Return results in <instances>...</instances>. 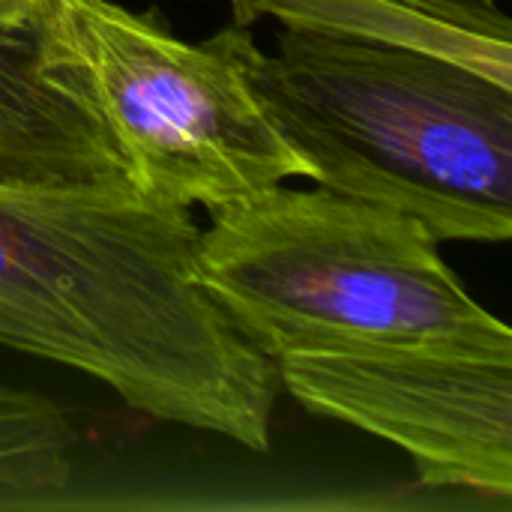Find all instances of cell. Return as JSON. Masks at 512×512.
<instances>
[{
  "mask_svg": "<svg viewBox=\"0 0 512 512\" xmlns=\"http://www.w3.org/2000/svg\"><path fill=\"white\" fill-rule=\"evenodd\" d=\"M198 231L135 192L0 186V345L270 453L279 375L204 291Z\"/></svg>",
  "mask_w": 512,
  "mask_h": 512,
  "instance_id": "obj_1",
  "label": "cell"
},
{
  "mask_svg": "<svg viewBox=\"0 0 512 512\" xmlns=\"http://www.w3.org/2000/svg\"><path fill=\"white\" fill-rule=\"evenodd\" d=\"M234 24L282 27L399 45L462 63L512 87V24L495 0H231Z\"/></svg>",
  "mask_w": 512,
  "mask_h": 512,
  "instance_id": "obj_7",
  "label": "cell"
},
{
  "mask_svg": "<svg viewBox=\"0 0 512 512\" xmlns=\"http://www.w3.org/2000/svg\"><path fill=\"white\" fill-rule=\"evenodd\" d=\"M0 186L132 192L60 0H0Z\"/></svg>",
  "mask_w": 512,
  "mask_h": 512,
  "instance_id": "obj_6",
  "label": "cell"
},
{
  "mask_svg": "<svg viewBox=\"0 0 512 512\" xmlns=\"http://www.w3.org/2000/svg\"><path fill=\"white\" fill-rule=\"evenodd\" d=\"M81 435L48 396L0 384V507H27L69 486Z\"/></svg>",
  "mask_w": 512,
  "mask_h": 512,
  "instance_id": "obj_8",
  "label": "cell"
},
{
  "mask_svg": "<svg viewBox=\"0 0 512 512\" xmlns=\"http://www.w3.org/2000/svg\"><path fill=\"white\" fill-rule=\"evenodd\" d=\"M252 87L318 186L393 207L438 243L512 237V87L462 63L282 27Z\"/></svg>",
  "mask_w": 512,
  "mask_h": 512,
  "instance_id": "obj_2",
  "label": "cell"
},
{
  "mask_svg": "<svg viewBox=\"0 0 512 512\" xmlns=\"http://www.w3.org/2000/svg\"><path fill=\"white\" fill-rule=\"evenodd\" d=\"M198 279L267 360L312 351L512 354V330L483 309L411 216L318 189L270 186L210 210Z\"/></svg>",
  "mask_w": 512,
  "mask_h": 512,
  "instance_id": "obj_3",
  "label": "cell"
},
{
  "mask_svg": "<svg viewBox=\"0 0 512 512\" xmlns=\"http://www.w3.org/2000/svg\"><path fill=\"white\" fill-rule=\"evenodd\" d=\"M273 366L306 411L405 450L423 486L512 498V354L312 351Z\"/></svg>",
  "mask_w": 512,
  "mask_h": 512,
  "instance_id": "obj_5",
  "label": "cell"
},
{
  "mask_svg": "<svg viewBox=\"0 0 512 512\" xmlns=\"http://www.w3.org/2000/svg\"><path fill=\"white\" fill-rule=\"evenodd\" d=\"M60 15L138 198L219 210L309 174L258 102L249 27L186 42L114 0H60Z\"/></svg>",
  "mask_w": 512,
  "mask_h": 512,
  "instance_id": "obj_4",
  "label": "cell"
}]
</instances>
